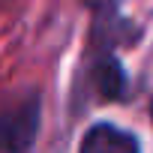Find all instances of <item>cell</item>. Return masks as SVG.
Returning <instances> with one entry per match:
<instances>
[{
    "mask_svg": "<svg viewBox=\"0 0 153 153\" xmlns=\"http://www.w3.org/2000/svg\"><path fill=\"white\" fill-rule=\"evenodd\" d=\"M39 129V102L24 99L0 111V153H30Z\"/></svg>",
    "mask_w": 153,
    "mask_h": 153,
    "instance_id": "6da1fadb",
    "label": "cell"
},
{
    "mask_svg": "<svg viewBox=\"0 0 153 153\" xmlns=\"http://www.w3.org/2000/svg\"><path fill=\"white\" fill-rule=\"evenodd\" d=\"M96 84L102 90V96L108 99H117L126 93V78H123V69L114 57H105L99 66H96Z\"/></svg>",
    "mask_w": 153,
    "mask_h": 153,
    "instance_id": "3957f363",
    "label": "cell"
},
{
    "mask_svg": "<svg viewBox=\"0 0 153 153\" xmlns=\"http://www.w3.org/2000/svg\"><path fill=\"white\" fill-rule=\"evenodd\" d=\"M78 153H141L138 138L114 123H93L84 138Z\"/></svg>",
    "mask_w": 153,
    "mask_h": 153,
    "instance_id": "7a4b0ae2",
    "label": "cell"
},
{
    "mask_svg": "<svg viewBox=\"0 0 153 153\" xmlns=\"http://www.w3.org/2000/svg\"><path fill=\"white\" fill-rule=\"evenodd\" d=\"M150 111H153V108H150Z\"/></svg>",
    "mask_w": 153,
    "mask_h": 153,
    "instance_id": "277c9868",
    "label": "cell"
}]
</instances>
